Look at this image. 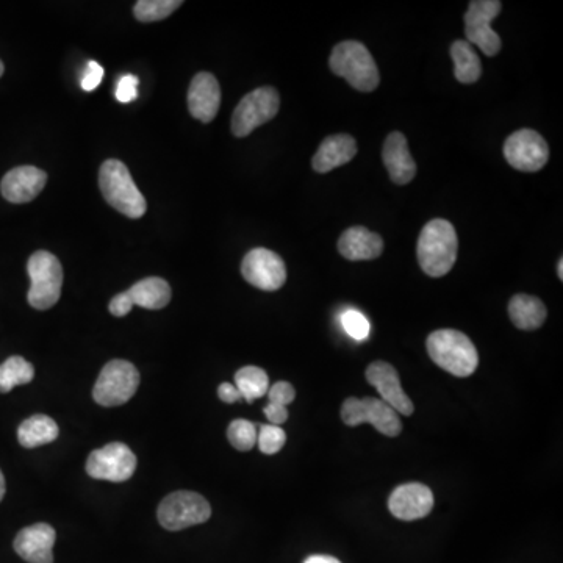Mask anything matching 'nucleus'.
<instances>
[{
	"instance_id": "nucleus-1",
	"label": "nucleus",
	"mask_w": 563,
	"mask_h": 563,
	"mask_svg": "<svg viewBox=\"0 0 563 563\" xmlns=\"http://www.w3.org/2000/svg\"><path fill=\"white\" fill-rule=\"evenodd\" d=\"M457 251L459 240L456 229L446 219H432L421 230L416 255L427 276H446L456 263Z\"/></svg>"
},
{
	"instance_id": "nucleus-2",
	"label": "nucleus",
	"mask_w": 563,
	"mask_h": 563,
	"mask_svg": "<svg viewBox=\"0 0 563 563\" xmlns=\"http://www.w3.org/2000/svg\"><path fill=\"white\" fill-rule=\"evenodd\" d=\"M426 348L432 362L452 376H471L479 365L476 346L460 330H435L427 337Z\"/></svg>"
},
{
	"instance_id": "nucleus-3",
	"label": "nucleus",
	"mask_w": 563,
	"mask_h": 563,
	"mask_svg": "<svg viewBox=\"0 0 563 563\" xmlns=\"http://www.w3.org/2000/svg\"><path fill=\"white\" fill-rule=\"evenodd\" d=\"M329 66L335 76L348 80L352 88L362 93H371L381 82L373 55L359 41L337 44L330 54Z\"/></svg>"
},
{
	"instance_id": "nucleus-4",
	"label": "nucleus",
	"mask_w": 563,
	"mask_h": 563,
	"mask_svg": "<svg viewBox=\"0 0 563 563\" xmlns=\"http://www.w3.org/2000/svg\"><path fill=\"white\" fill-rule=\"evenodd\" d=\"M99 187L105 201L124 216L138 219L148 210L146 199L133 182L129 168L119 160H107L101 166Z\"/></svg>"
},
{
	"instance_id": "nucleus-5",
	"label": "nucleus",
	"mask_w": 563,
	"mask_h": 563,
	"mask_svg": "<svg viewBox=\"0 0 563 563\" xmlns=\"http://www.w3.org/2000/svg\"><path fill=\"white\" fill-rule=\"evenodd\" d=\"M32 285L27 301L36 310H47L57 304L63 287V268L60 260L47 251H38L27 263Z\"/></svg>"
},
{
	"instance_id": "nucleus-6",
	"label": "nucleus",
	"mask_w": 563,
	"mask_h": 563,
	"mask_svg": "<svg viewBox=\"0 0 563 563\" xmlns=\"http://www.w3.org/2000/svg\"><path fill=\"white\" fill-rule=\"evenodd\" d=\"M138 385L140 373L135 365L127 360H112L97 377L93 398L99 406H122L137 393Z\"/></svg>"
},
{
	"instance_id": "nucleus-7",
	"label": "nucleus",
	"mask_w": 563,
	"mask_h": 563,
	"mask_svg": "<svg viewBox=\"0 0 563 563\" xmlns=\"http://www.w3.org/2000/svg\"><path fill=\"white\" fill-rule=\"evenodd\" d=\"M158 521L168 531H182L212 517V507L199 493L176 492L166 496L158 507Z\"/></svg>"
},
{
	"instance_id": "nucleus-8",
	"label": "nucleus",
	"mask_w": 563,
	"mask_h": 563,
	"mask_svg": "<svg viewBox=\"0 0 563 563\" xmlns=\"http://www.w3.org/2000/svg\"><path fill=\"white\" fill-rule=\"evenodd\" d=\"M341 420L346 426L371 424L377 432L387 437H398L402 431L398 413L376 398H348L341 406Z\"/></svg>"
},
{
	"instance_id": "nucleus-9",
	"label": "nucleus",
	"mask_w": 563,
	"mask_h": 563,
	"mask_svg": "<svg viewBox=\"0 0 563 563\" xmlns=\"http://www.w3.org/2000/svg\"><path fill=\"white\" fill-rule=\"evenodd\" d=\"M280 97L274 88L262 87L251 91L241 99L232 115V133L244 138L251 135L257 127L271 121L279 112Z\"/></svg>"
},
{
	"instance_id": "nucleus-10",
	"label": "nucleus",
	"mask_w": 563,
	"mask_h": 563,
	"mask_svg": "<svg viewBox=\"0 0 563 563\" xmlns=\"http://www.w3.org/2000/svg\"><path fill=\"white\" fill-rule=\"evenodd\" d=\"M503 10L498 0H473L465 13L467 43L477 46L487 57H495L501 51V38L492 29V22Z\"/></svg>"
},
{
	"instance_id": "nucleus-11",
	"label": "nucleus",
	"mask_w": 563,
	"mask_h": 563,
	"mask_svg": "<svg viewBox=\"0 0 563 563\" xmlns=\"http://www.w3.org/2000/svg\"><path fill=\"white\" fill-rule=\"evenodd\" d=\"M137 470V457L129 446L110 443L104 448L91 452L87 462V473L99 481H129Z\"/></svg>"
},
{
	"instance_id": "nucleus-12",
	"label": "nucleus",
	"mask_w": 563,
	"mask_h": 563,
	"mask_svg": "<svg viewBox=\"0 0 563 563\" xmlns=\"http://www.w3.org/2000/svg\"><path fill=\"white\" fill-rule=\"evenodd\" d=\"M504 157L518 171L537 173L548 163V143L535 130H518L504 143Z\"/></svg>"
},
{
	"instance_id": "nucleus-13",
	"label": "nucleus",
	"mask_w": 563,
	"mask_h": 563,
	"mask_svg": "<svg viewBox=\"0 0 563 563\" xmlns=\"http://www.w3.org/2000/svg\"><path fill=\"white\" fill-rule=\"evenodd\" d=\"M241 274L252 287L263 291H276L287 282V266L276 252L255 248L246 254L241 263Z\"/></svg>"
},
{
	"instance_id": "nucleus-14",
	"label": "nucleus",
	"mask_w": 563,
	"mask_h": 563,
	"mask_svg": "<svg viewBox=\"0 0 563 563\" xmlns=\"http://www.w3.org/2000/svg\"><path fill=\"white\" fill-rule=\"evenodd\" d=\"M366 381L379 391L381 401L395 410L398 415H412L415 406L402 390L398 371L390 363L381 362V360L371 363L366 368Z\"/></svg>"
},
{
	"instance_id": "nucleus-15",
	"label": "nucleus",
	"mask_w": 563,
	"mask_h": 563,
	"mask_svg": "<svg viewBox=\"0 0 563 563\" xmlns=\"http://www.w3.org/2000/svg\"><path fill=\"white\" fill-rule=\"evenodd\" d=\"M388 509L399 520H421L434 509V493L431 488L418 482L399 485L388 499Z\"/></svg>"
},
{
	"instance_id": "nucleus-16",
	"label": "nucleus",
	"mask_w": 563,
	"mask_h": 563,
	"mask_svg": "<svg viewBox=\"0 0 563 563\" xmlns=\"http://www.w3.org/2000/svg\"><path fill=\"white\" fill-rule=\"evenodd\" d=\"M47 174L35 166H19L5 174L0 191L11 204H26L33 201L46 187Z\"/></svg>"
},
{
	"instance_id": "nucleus-17",
	"label": "nucleus",
	"mask_w": 563,
	"mask_h": 563,
	"mask_svg": "<svg viewBox=\"0 0 563 563\" xmlns=\"http://www.w3.org/2000/svg\"><path fill=\"white\" fill-rule=\"evenodd\" d=\"M55 540L57 534L51 524H33L16 535L15 551L29 563H54Z\"/></svg>"
},
{
	"instance_id": "nucleus-18",
	"label": "nucleus",
	"mask_w": 563,
	"mask_h": 563,
	"mask_svg": "<svg viewBox=\"0 0 563 563\" xmlns=\"http://www.w3.org/2000/svg\"><path fill=\"white\" fill-rule=\"evenodd\" d=\"M221 105V88L218 80L210 72H199L191 80L188 90V110L191 116L202 122H212Z\"/></svg>"
},
{
	"instance_id": "nucleus-19",
	"label": "nucleus",
	"mask_w": 563,
	"mask_h": 563,
	"mask_svg": "<svg viewBox=\"0 0 563 563\" xmlns=\"http://www.w3.org/2000/svg\"><path fill=\"white\" fill-rule=\"evenodd\" d=\"M390 179L396 185H407L416 174V163L409 151L407 138L401 132H391L382 151Z\"/></svg>"
},
{
	"instance_id": "nucleus-20",
	"label": "nucleus",
	"mask_w": 563,
	"mask_h": 563,
	"mask_svg": "<svg viewBox=\"0 0 563 563\" xmlns=\"http://www.w3.org/2000/svg\"><path fill=\"white\" fill-rule=\"evenodd\" d=\"M338 251L351 262L374 260L384 252V240L365 227H351L338 240Z\"/></svg>"
},
{
	"instance_id": "nucleus-21",
	"label": "nucleus",
	"mask_w": 563,
	"mask_h": 563,
	"mask_svg": "<svg viewBox=\"0 0 563 563\" xmlns=\"http://www.w3.org/2000/svg\"><path fill=\"white\" fill-rule=\"evenodd\" d=\"M356 154L357 141L351 135H346V133L332 135L320 144V148L313 157L312 166L316 173H330L332 169L351 162Z\"/></svg>"
},
{
	"instance_id": "nucleus-22",
	"label": "nucleus",
	"mask_w": 563,
	"mask_h": 563,
	"mask_svg": "<svg viewBox=\"0 0 563 563\" xmlns=\"http://www.w3.org/2000/svg\"><path fill=\"white\" fill-rule=\"evenodd\" d=\"M124 293L132 307L138 305V307L148 310L163 309L171 301V287L165 279H160V277L140 280Z\"/></svg>"
},
{
	"instance_id": "nucleus-23",
	"label": "nucleus",
	"mask_w": 563,
	"mask_h": 563,
	"mask_svg": "<svg viewBox=\"0 0 563 563\" xmlns=\"http://www.w3.org/2000/svg\"><path fill=\"white\" fill-rule=\"evenodd\" d=\"M509 315L518 329L535 330L543 326L548 312L545 304L535 296L515 295L510 299Z\"/></svg>"
},
{
	"instance_id": "nucleus-24",
	"label": "nucleus",
	"mask_w": 563,
	"mask_h": 563,
	"mask_svg": "<svg viewBox=\"0 0 563 563\" xmlns=\"http://www.w3.org/2000/svg\"><path fill=\"white\" fill-rule=\"evenodd\" d=\"M58 426L51 416L33 415L22 421L18 429V440L24 448H38L57 440Z\"/></svg>"
},
{
	"instance_id": "nucleus-25",
	"label": "nucleus",
	"mask_w": 563,
	"mask_h": 563,
	"mask_svg": "<svg viewBox=\"0 0 563 563\" xmlns=\"http://www.w3.org/2000/svg\"><path fill=\"white\" fill-rule=\"evenodd\" d=\"M451 58L454 61V76L460 83L471 85L481 79V60L470 43L459 40L452 44Z\"/></svg>"
},
{
	"instance_id": "nucleus-26",
	"label": "nucleus",
	"mask_w": 563,
	"mask_h": 563,
	"mask_svg": "<svg viewBox=\"0 0 563 563\" xmlns=\"http://www.w3.org/2000/svg\"><path fill=\"white\" fill-rule=\"evenodd\" d=\"M235 387L240 391L244 401L254 402L263 398L269 390V377L259 366H244L235 374Z\"/></svg>"
},
{
	"instance_id": "nucleus-27",
	"label": "nucleus",
	"mask_w": 563,
	"mask_h": 563,
	"mask_svg": "<svg viewBox=\"0 0 563 563\" xmlns=\"http://www.w3.org/2000/svg\"><path fill=\"white\" fill-rule=\"evenodd\" d=\"M35 368L19 356L10 357L0 365V393H8L18 385H26L33 381Z\"/></svg>"
},
{
	"instance_id": "nucleus-28",
	"label": "nucleus",
	"mask_w": 563,
	"mask_h": 563,
	"mask_svg": "<svg viewBox=\"0 0 563 563\" xmlns=\"http://www.w3.org/2000/svg\"><path fill=\"white\" fill-rule=\"evenodd\" d=\"M180 0H140L133 8V15L140 22L162 21L182 7Z\"/></svg>"
},
{
	"instance_id": "nucleus-29",
	"label": "nucleus",
	"mask_w": 563,
	"mask_h": 563,
	"mask_svg": "<svg viewBox=\"0 0 563 563\" xmlns=\"http://www.w3.org/2000/svg\"><path fill=\"white\" fill-rule=\"evenodd\" d=\"M227 438L238 451H251L257 443V426L248 420H235L229 424Z\"/></svg>"
},
{
	"instance_id": "nucleus-30",
	"label": "nucleus",
	"mask_w": 563,
	"mask_h": 563,
	"mask_svg": "<svg viewBox=\"0 0 563 563\" xmlns=\"http://www.w3.org/2000/svg\"><path fill=\"white\" fill-rule=\"evenodd\" d=\"M260 432L257 434V443H259L260 451L268 456L277 454L280 449L284 448L287 442V434L280 426L274 424H262L259 426Z\"/></svg>"
},
{
	"instance_id": "nucleus-31",
	"label": "nucleus",
	"mask_w": 563,
	"mask_h": 563,
	"mask_svg": "<svg viewBox=\"0 0 563 563\" xmlns=\"http://www.w3.org/2000/svg\"><path fill=\"white\" fill-rule=\"evenodd\" d=\"M341 326L354 340L363 341L370 337V321L366 320V316L359 310H346L341 316Z\"/></svg>"
},
{
	"instance_id": "nucleus-32",
	"label": "nucleus",
	"mask_w": 563,
	"mask_h": 563,
	"mask_svg": "<svg viewBox=\"0 0 563 563\" xmlns=\"http://www.w3.org/2000/svg\"><path fill=\"white\" fill-rule=\"evenodd\" d=\"M115 96L121 104L135 101L138 97V77L133 74L122 76L116 85Z\"/></svg>"
},
{
	"instance_id": "nucleus-33",
	"label": "nucleus",
	"mask_w": 563,
	"mask_h": 563,
	"mask_svg": "<svg viewBox=\"0 0 563 563\" xmlns=\"http://www.w3.org/2000/svg\"><path fill=\"white\" fill-rule=\"evenodd\" d=\"M271 404H277V406L287 407L288 404L295 401L296 391L290 382H277L273 387H269L268 393H266Z\"/></svg>"
},
{
	"instance_id": "nucleus-34",
	"label": "nucleus",
	"mask_w": 563,
	"mask_h": 563,
	"mask_svg": "<svg viewBox=\"0 0 563 563\" xmlns=\"http://www.w3.org/2000/svg\"><path fill=\"white\" fill-rule=\"evenodd\" d=\"M104 68H102L97 61H88L87 69L83 72L82 85L83 91H94L99 85H101L102 79H104Z\"/></svg>"
},
{
	"instance_id": "nucleus-35",
	"label": "nucleus",
	"mask_w": 563,
	"mask_h": 563,
	"mask_svg": "<svg viewBox=\"0 0 563 563\" xmlns=\"http://www.w3.org/2000/svg\"><path fill=\"white\" fill-rule=\"evenodd\" d=\"M108 309H110V313H112L113 316L122 318V316L129 315L133 307L129 299H127L126 293H119V295H116L115 298L110 301Z\"/></svg>"
},
{
	"instance_id": "nucleus-36",
	"label": "nucleus",
	"mask_w": 563,
	"mask_h": 563,
	"mask_svg": "<svg viewBox=\"0 0 563 563\" xmlns=\"http://www.w3.org/2000/svg\"><path fill=\"white\" fill-rule=\"evenodd\" d=\"M266 418H268L269 424H274V426H280L288 420V409L284 406H277V404H271L268 402V406L265 407Z\"/></svg>"
},
{
	"instance_id": "nucleus-37",
	"label": "nucleus",
	"mask_w": 563,
	"mask_h": 563,
	"mask_svg": "<svg viewBox=\"0 0 563 563\" xmlns=\"http://www.w3.org/2000/svg\"><path fill=\"white\" fill-rule=\"evenodd\" d=\"M218 396L221 401L227 402V404H234L241 399L238 388L235 387V384H229V382L219 385Z\"/></svg>"
},
{
	"instance_id": "nucleus-38",
	"label": "nucleus",
	"mask_w": 563,
	"mask_h": 563,
	"mask_svg": "<svg viewBox=\"0 0 563 563\" xmlns=\"http://www.w3.org/2000/svg\"><path fill=\"white\" fill-rule=\"evenodd\" d=\"M304 563H341L332 556H310Z\"/></svg>"
},
{
	"instance_id": "nucleus-39",
	"label": "nucleus",
	"mask_w": 563,
	"mask_h": 563,
	"mask_svg": "<svg viewBox=\"0 0 563 563\" xmlns=\"http://www.w3.org/2000/svg\"><path fill=\"white\" fill-rule=\"evenodd\" d=\"M4 495H5V477L4 474H2V471H0V501L4 499Z\"/></svg>"
},
{
	"instance_id": "nucleus-40",
	"label": "nucleus",
	"mask_w": 563,
	"mask_h": 563,
	"mask_svg": "<svg viewBox=\"0 0 563 563\" xmlns=\"http://www.w3.org/2000/svg\"><path fill=\"white\" fill-rule=\"evenodd\" d=\"M557 269H559V279L562 280L563 279V259L559 260V266H557Z\"/></svg>"
},
{
	"instance_id": "nucleus-41",
	"label": "nucleus",
	"mask_w": 563,
	"mask_h": 563,
	"mask_svg": "<svg viewBox=\"0 0 563 563\" xmlns=\"http://www.w3.org/2000/svg\"><path fill=\"white\" fill-rule=\"evenodd\" d=\"M5 66L2 61H0V77L4 76Z\"/></svg>"
}]
</instances>
